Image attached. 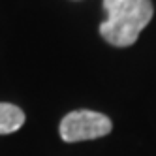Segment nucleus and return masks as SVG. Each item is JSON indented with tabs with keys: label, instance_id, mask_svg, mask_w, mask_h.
Segmentation results:
<instances>
[{
	"label": "nucleus",
	"instance_id": "f257e3e1",
	"mask_svg": "<svg viewBox=\"0 0 156 156\" xmlns=\"http://www.w3.org/2000/svg\"><path fill=\"white\" fill-rule=\"evenodd\" d=\"M107 19L100 25L102 38L113 47H130L154 17L151 0H104Z\"/></svg>",
	"mask_w": 156,
	"mask_h": 156
},
{
	"label": "nucleus",
	"instance_id": "f03ea898",
	"mask_svg": "<svg viewBox=\"0 0 156 156\" xmlns=\"http://www.w3.org/2000/svg\"><path fill=\"white\" fill-rule=\"evenodd\" d=\"M113 130V122L104 113L90 109H77L68 113L58 126V133L66 143H79L104 137Z\"/></svg>",
	"mask_w": 156,
	"mask_h": 156
},
{
	"label": "nucleus",
	"instance_id": "7ed1b4c3",
	"mask_svg": "<svg viewBox=\"0 0 156 156\" xmlns=\"http://www.w3.org/2000/svg\"><path fill=\"white\" fill-rule=\"evenodd\" d=\"M25 124V111L13 105L0 102V136L13 133Z\"/></svg>",
	"mask_w": 156,
	"mask_h": 156
}]
</instances>
